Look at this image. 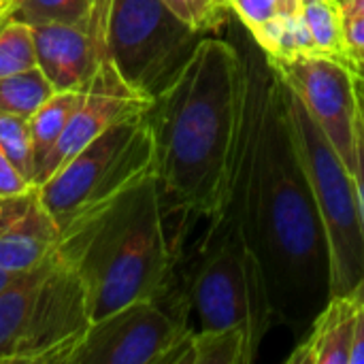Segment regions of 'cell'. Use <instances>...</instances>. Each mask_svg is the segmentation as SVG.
<instances>
[{
  "label": "cell",
  "mask_w": 364,
  "mask_h": 364,
  "mask_svg": "<svg viewBox=\"0 0 364 364\" xmlns=\"http://www.w3.org/2000/svg\"><path fill=\"white\" fill-rule=\"evenodd\" d=\"M226 28L245 62V109L230 203L200 239L235 228L262 267L273 318L305 335L331 301L324 224L294 143L286 85L239 19Z\"/></svg>",
  "instance_id": "1"
},
{
  "label": "cell",
  "mask_w": 364,
  "mask_h": 364,
  "mask_svg": "<svg viewBox=\"0 0 364 364\" xmlns=\"http://www.w3.org/2000/svg\"><path fill=\"white\" fill-rule=\"evenodd\" d=\"M247 73L232 38L205 34L173 81L151 100L156 177L171 237L218 222L235 181Z\"/></svg>",
  "instance_id": "2"
},
{
  "label": "cell",
  "mask_w": 364,
  "mask_h": 364,
  "mask_svg": "<svg viewBox=\"0 0 364 364\" xmlns=\"http://www.w3.org/2000/svg\"><path fill=\"white\" fill-rule=\"evenodd\" d=\"M90 294L92 322L141 299L160 301L175 269L156 173L60 232L55 247Z\"/></svg>",
  "instance_id": "3"
},
{
  "label": "cell",
  "mask_w": 364,
  "mask_h": 364,
  "mask_svg": "<svg viewBox=\"0 0 364 364\" xmlns=\"http://www.w3.org/2000/svg\"><path fill=\"white\" fill-rule=\"evenodd\" d=\"M158 303L177 318L196 314L198 331L243 328L254 356L275 320L262 267L235 228L200 239L192 262L175 264Z\"/></svg>",
  "instance_id": "4"
},
{
  "label": "cell",
  "mask_w": 364,
  "mask_h": 364,
  "mask_svg": "<svg viewBox=\"0 0 364 364\" xmlns=\"http://www.w3.org/2000/svg\"><path fill=\"white\" fill-rule=\"evenodd\" d=\"M154 173L156 141L145 111L102 132L38 188L62 232Z\"/></svg>",
  "instance_id": "5"
},
{
  "label": "cell",
  "mask_w": 364,
  "mask_h": 364,
  "mask_svg": "<svg viewBox=\"0 0 364 364\" xmlns=\"http://www.w3.org/2000/svg\"><path fill=\"white\" fill-rule=\"evenodd\" d=\"M294 143L324 224L331 260V299L364 301V228L356 177L316 119L286 87Z\"/></svg>",
  "instance_id": "6"
},
{
  "label": "cell",
  "mask_w": 364,
  "mask_h": 364,
  "mask_svg": "<svg viewBox=\"0 0 364 364\" xmlns=\"http://www.w3.org/2000/svg\"><path fill=\"white\" fill-rule=\"evenodd\" d=\"M203 36L164 0H111L109 60L122 79L149 100L173 81Z\"/></svg>",
  "instance_id": "7"
},
{
  "label": "cell",
  "mask_w": 364,
  "mask_h": 364,
  "mask_svg": "<svg viewBox=\"0 0 364 364\" xmlns=\"http://www.w3.org/2000/svg\"><path fill=\"white\" fill-rule=\"evenodd\" d=\"M90 324L87 288L77 267L53 250L28 303L11 363L70 364Z\"/></svg>",
  "instance_id": "8"
},
{
  "label": "cell",
  "mask_w": 364,
  "mask_h": 364,
  "mask_svg": "<svg viewBox=\"0 0 364 364\" xmlns=\"http://www.w3.org/2000/svg\"><path fill=\"white\" fill-rule=\"evenodd\" d=\"M282 83L301 100L348 168L356 171L360 96L352 68L322 51L296 58H267Z\"/></svg>",
  "instance_id": "9"
},
{
  "label": "cell",
  "mask_w": 364,
  "mask_h": 364,
  "mask_svg": "<svg viewBox=\"0 0 364 364\" xmlns=\"http://www.w3.org/2000/svg\"><path fill=\"white\" fill-rule=\"evenodd\" d=\"M188 331L158 301H132L90 324L70 364H162Z\"/></svg>",
  "instance_id": "10"
},
{
  "label": "cell",
  "mask_w": 364,
  "mask_h": 364,
  "mask_svg": "<svg viewBox=\"0 0 364 364\" xmlns=\"http://www.w3.org/2000/svg\"><path fill=\"white\" fill-rule=\"evenodd\" d=\"M151 100L136 90H132L111 60H105L90 85L85 87V96L77 111L73 113L64 134L43 160L34 175V183L43 186L49 177H53L68 160H73L83 147H87L102 132L113 128L115 124L141 115L149 109Z\"/></svg>",
  "instance_id": "11"
},
{
  "label": "cell",
  "mask_w": 364,
  "mask_h": 364,
  "mask_svg": "<svg viewBox=\"0 0 364 364\" xmlns=\"http://www.w3.org/2000/svg\"><path fill=\"white\" fill-rule=\"evenodd\" d=\"M111 0H96L87 19L77 23H41L34 28L38 68L58 90H83L107 53Z\"/></svg>",
  "instance_id": "12"
},
{
  "label": "cell",
  "mask_w": 364,
  "mask_h": 364,
  "mask_svg": "<svg viewBox=\"0 0 364 364\" xmlns=\"http://www.w3.org/2000/svg\"><path fill=\"white\" fill-rule=\"evenodd\" d=\"M60 241V226L41 188L0 198V267L19 273L41 264Z\"/></svg>",
  "instance_id": "13"
},
{
  "label": "cell",
  "mask_w": 364,
  "mask_h": 364,
  "mask_svg": "<svg viewBox=\"0 0 364 364\" xmlns=\"http://www.w3.org/2000/svg\"><path fill=\"white\" fill-rule=\"evenodd\" d=\"M364 301L356 296H333L316 316L288 364H350L356 316Z\"/></svg>",
  "instance_id": "14"
},
{
  "label": "cell",
  "mask_w": 364,
  "mask_h": 364,
  "mask_svg": "<svg viewBox=\"0 0 364 364\" xmlns=\"http://www.w3.org/2000/svg\"><path fill=\"white\" fill-rule=\"evenodd\" d=\"M85 96L83 90H58L51 94V98L30 117L32 128V141H34V175L43 160L49 156V151L55 147L60 136L64 134L73 113L81 105Z\"/></svg>",
  "instance_id": "15"
},
{
  "label": "cell",
  "mask_w": 364,
  "mask_h": 364,
  "mask_svg": "<svg viewBox=\"0 0 364 364\" xmlns=\"http://www.w3.org/2000/svg\"><path fill=\"white\" fill-rule=\"evenodd\" d=\"M250 34L256 41V45L264 51V55L271 60L296 58L303 53L318 51L314 36L307 28V21L303 17V11L277 15L264 21L260 28L252 30Z\"/></svg>",
  "instance_id": "16"
},
{
  "label": "cell",
  "mask_w": 364,
  "mask_h": 364,
  "mask_svg": "<svg viewBox=\"0 0 364 364\" xmlns=\"http://www.w3.org/2000/svg\"><path fill=\"white\" fill-rule=\"evenodd\" d=\"M303 17L318 51L350 62L352 47L346 36V13L339 0H318L303 4Z\"/></svg>",
  "instance_id": "17"
},
{
  "label": "cell",
  "mask_w": 364,
  "mask_h": 364,
  "mask_svg": "<svg viewBox=\"0 0 364 364\" xmlns=\"http://www.w3.org/2000/svg\"><path fill=\"white\" fill-rule=\"evenodd\" d=\"M256 356L243 328H211L192 333L190 364H250Z\"/></svg>",
  "instance_id": "18"
},
{
  "label": "cell",
  "mask_w": 364,
  "mask_h": 364,
  "mask_svg": "<svg viewBox=\"0 0 364 364\" xmlns=\"http://www.w3.org/2000/svg\"><path fill=\"white\" fill-rule=\"evenodd\" d=\"M55 92L45 73L36 66L17 75L0 77V113L30 119Z\"/></svg>",
  "instance_id": "19"
},
{
  "label": "cell",
  "mask_w": 364,
  "mask_h": 364,
  "mask_svg": "<svg viewBox=\"0 0 364 364\" xmlns=\"http://www.w3.org/2000/svg\"><path fill=\"white\" fill-rule=\"evenodd\" d=\"M96 0H6L0 4V17H15L30 26L77 23L90 17Z\"/></svg>",
  "instance_id": "20"
},
{
  "label": "cell",
  "mask_w": 364,
  "mask_h": 364,
  "mask_svg": "<svg viewBox=\"0 0 364 364\" xmlns=\"http://www.w3.org/2000/svg\"><path fill=\"white\" fill-rule=\"evenodd\" d=\"M38 66L34 28L15 17H0V77Z\"/></svg>",
  "instance_id": "21"
},
{
  "label": "cell",
  "mask_w": 364,
  "mask_h": 364,
  "mask_svg": "<svg viewBox=\"0 0 364 364\" xmlns=\"http://www.w3.org/2000/svg\"><path fill=\"white\" fill-rule=\"evenodd\" d=\"M0 149L34 183V141L30 119L0 113Z\"/></svg>",
  "instance_id": "22"
},
{
  "label": "cell",
  "mask_w": 364,
  "mask_h": 364,
  "mask_svg": "<svg viewBox=\"0 0 364 364\" xmlns=\"http://www.w3.org/2000/svg\"><path fill=\"white\" fill-rule=\"evenodd\" d=\"M166 6L200 34H213L232 19L228 0H164Z\"/></svg>",
  "instance_id": "23"
},
{
  "label": "cell",
  "mask_w": 364,
  "mask_h": 364,
  "mask_svg": "<svg viewBox=\"0 0 364 364\" xmlns=\"http://www.w3.org/2000/svg\"><path fill=\"white\" fill-rule=\"evenodd\" d=\"M228 6L232 15L252 32L277 15L301 13L303 0H228Z\"/></svg>",
  "instance_id": "24"
},
{
  "label": "cell",
  "mask_w": 364,
  "mask_h": 364,
  "mask_svg": "<svg viewBox=\"0 0 364 364\" xmlns=\"http://www.w3.org/2000/svg\"><path fill=\"white\" fill-rule=\"evenodd\" d=\"M34 183L11 162V158L0 149V198L21 194L30 190Z\"/></svg>",
  "instance_id": "25"
},
{
  "label": "cell",
  "mask_w": 364,
  "mask_h": 364,
  "mask_svg": "<svg viewBox=\"0 0 364 364\" xmlns=\"http://www.w3.org/2000/svg\"><path fill=\"white\" fill-rule=\"evenodd\" d=\"M356 190H358V203H360V215H363L364 228V113L360 107V119H358V145H356Z\"/></svg>",
  "instance_id": "26"
},
{
  "label": "cell",
  "mask_w": 364,
  "mask_h": 364,
  "mask_svg": "<svg viewBox=\"0 0 364 364\" xmlns=\"http://www.w3.org/2000/svg\"><path fill=\"white\" fill-rule=\"evenodd\" d=\"M346 36L352 49H364V15H346Z\"/></svg>",
  "instance_id": "27"
},
{
  "label": "cell",
  "mask_w": 364,
  "mask_h": 364,
  "mask_svg": "<svg viewBox=\"0 0 364 364\" xmlns=\"http://www.w3.org/2000/svg\"><path fill=\"white\" fill-rule=\"evenodd\" d=\"M350 364H364V303L356 316V328H354V341L350 352Z\"/></svg>",
  "instance_id": "28"
},
{
  "label": "cell",
  "mask_w": 364,
  "mask_h": 364,
  "mask_svg": "<svg viewBox=\"0 0 364 364\" xmlns=\"http://www.w3.org/2000/svg\"><path fill=\"white\" fill-rule=\"evenodd\" d=\"M348 66H350L352 73L356 75L358 83H363L364 85V49H352Z\"/></svg>",
  "instance_id": "29"
},
{
  "label": "cell",
  "mask_w": 364,
  "mask_h": 364,
  "mask_svg": "<svg viewBox=\"0 0 364 364\" xmlns=\"http://www.w3.org/2000/svg\"><path fill=\"white\" fill-rule=\"evenodd\" d=\"M341 6L346 15H364V0H343Z\"/></svg>",
  "instance_id": "30"
},
{
  "label": "cell",
  "mask_w": 364,
  "mask_h": 364,
  "mask_svg": "<svg viewBox=\"0 0 364 364\" xmlns=\"http://www.w3.org/2000/svg\"><path fill=\"white\" fill-rule=\"evenodd\" d=\"M11 275H13V273H9V271H4V269L0 267V290H2V286H4V284H6V282L11 279Z\"/></svg>",
  "instance_id": "31"
},
{
  "label": "cell",
  "mask_w": 364,
  "mask_h": 364,
  "mask_svg": "<svg viewBox=\"0 0 364 364\" xmlns=\"http://www.w3.org/2000/svg\"><path fill=\"white\" fill-rule=\"evenodd\" d=\"M358 81V79H356ZM358 96H360V107H363V113H364V85L363 83H358Z\"/></svg>",
  "instance_id": "32"
},
{
  "label": "cell",
  "mask_w": 364,
  "mask_h": 364,
  "mask_svg": "<svg viewBox=\"0 0 364 364\" xmlns=\"http://www.w3.org/2000/svg\"><path fill=\"white\" fill-rule=\"evenodd\" d=\"M307 2H318V0H303V4H307Z\"/></svg>",
  "instance_id": "33"
},
{
  "label": "cell",
  "mask_w": 364,
  "mask_h": 364,
  "mask_svg": "<svg viewBox=\"0 0 364 364\" xmlns=\"http://www.w3.org/2000/svg\"><path fill=\"white\" fill-rule=\"evenodd\" d=\"M2 2H6V0H0V4H2Z\"/></svg>",
  "instance_id": "34"
},
{
  "label": "cell",
  "mask_w": 364,
  "mask_h": 364,
  "mask_svg": "<svg viewBox=\"0 0 364 364\" xmlns=\"http://www.w3.org/2000/svg\"><path fill=\"white\" fill-rule=\"evenodd\" d=\"M339 2H343V0H339Z\"/></svg>",
  "instance_id": "35"
}]
</instances>
